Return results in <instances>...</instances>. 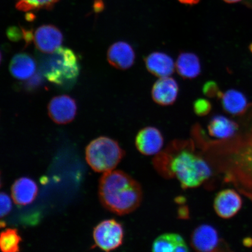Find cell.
<instances>
[{"mask_svg": "<svg viewBox=\"0 0 252 252\" xmlns=\"http://www.w3.org/2000/svg\"><path fill=\"white\" fill-rule=\"evenodd\" d=\"M98 194L102 206L118 216L134 212L143 198L139 183L127 173L116 169L103 173L99 180Z\"/></svg>", "mask_w": 252, "mask_h": 252, "instance_id": "obj_1", "label": "cell"}, {"mask_svg": "<svg viewBox=\"0 0 252 252\" xmlns=\"http://www.w3.org/2000/svg\"><path fill=\"white\" fill-rule=\"evenodd\" d=\"M174 152L162 156L164 172L169 177L175 178L183 189L199 187L209 180L212 170L202 157L194 153L191 147L183 146Z\"/></svg>", "mask_w": 252, "mask_h": 252, "instance_id": "obj_2", "label": "cell"}, {"mask_svg": "<svg viewBox=\"0 0 252 252\" xmlns=\"http://www.w3.org/2000/svg\"><path fill=\"white\" fill-rule=\"evenodd\" d=\"M41 70L50 83L59 86H69L77 81L80 65L74 52L61 46L54 52L47 54L41 63Z\"/></svg>", "mask_w": 252, "mask_h": 252, "instance_id": "obj_3", "label": "cell"}, {"mask_svg": "<svg viewBox=\"0 0 252 252\" xmlns=\"http://www.w3.org/2000/svg\"><path fill=\"white\" fill-rule=\"evenodd\" d=\"M125 156L118 142L105 136L97 137L88 145L86 158L94 172L106 173L115 170Z\"/></svg>", "mask_w": 252, "mask_h": 252, "instance_id": "obj_4", "label": "cell"}, {"mask_svg": "<svg viewBox=\"0 0 252 252\" xmlns=\"http://www.w3.org/2000/svg\"><path fill=\"white\" fill-rule=\"evenodd\" d=\"M124 226L115 219L102 220L94 229V243L103 251L110 252L119 248L124 243Z\"/></svg>", "mask_w": 252, "mask_h": 252, "instance_id": "obj_5", "label": "cell"}, {"mask_svg": "<svg viewBox=\"0 0 252 252\" xmlns=\"http://www.w3.org/2000/svg\"><path fill=\"white\" fill-rule=\"evenodd\" d=\"M190 245L194 250L201 252H214L223 250L225 244L217 230L212 225L201 224L193 230Z\"/></svg>", "mask_w": 252, "mask_h": 252, "instance_id": "obj_6", "label": "cell"}, {"mask_svg": "<svg viewBox=\"0 0 252 252\" xmlns=\"http://www.w3.org/2000/svg\"><path fill=\"white\" fill-rule=\"evenodd\" d=\"M249 144L241 147L236 154L234 163L231 164L234 173H231L229 181H238V185L244 189L252 190V137Z\"/></svg>", "mask_w": 252, "mask_h": 252, "instance_id": "obj_7", "label": "cell"}, {"mask_svg": "<svg viewBox=\"0 0 252 252\" xmlns=\"http://www.w3.org/2000/svg\"><path fill=\"white\" fill-rule=\"evenodd\" d=\"M50 119L58 125H66L75 119L77 113V102L67 94L53 97L47 106Z\"/></svg>", "mask_w": 252, "mask_h": 252, "instance_id": "obj_8", "label": "cell"}, {"mask_svg": "<svg viewBox=\"0 0 252 252\" xmlns=\"http://www.w3.org/2000/svg\"><path fill=\"white\" fill-rule=\"evenodd\" d=\"M164 144L163 135L157 128L147 126L138 132L135 138V146L139 153L146 156L158 154Z\"/></svg>", "mask_w": 252, "mask_h": 252, "instance_id": "obj_9", "label": "cell"}, {"mask_svg": "<svg viewBox=\"0 0 252 252\" xmlns=\"http://www.w3.org/2000/svg\"><path fill=\"white\" fill-rule=\"evenodd\" d=\"M63 34L58 28L53 25H43L37 28L33 35V41L39 51L50 54L61 47Z\"/></svg>", "mask_w": 252, "mask_h": 252, "instance_id": "obj_10", "label": "cell"}, {"mask_svg": "<svg viewBox=\"0 0 252 252\" xmlns=\"http://www.w3.org/2000/svg\"><path fill=\"white\" fill-rule=\"evenodd\" d=\"M213 206L216 213L220 218L231 219L241 209L242 198L234 189H224L216 195Z\"/></svg>", "mask_w": 252, "mask_h": 252, "instance_id": "obj_11", "label": "cell"}, {"mask_svg": "<svg viewBox=\"0 0 252 252\" xmlns=\"http://www.w3.org/2000/svg\"><path fill=\"white\" fill-rule=\"evenodd\" d=\"M109 64L119 70H126L134 64L135 53L133 47L124 41L113 43L107 52Z\"/></svg>", "mask_w": 252, "mask_h": 252, "instance_id": "obj_12", "label": "cell"}, {"mask_svg": "<svg viewBox=\"0 0 252 252\" xmlns=\"http://www.w3.org/2000/svg\"><path fill=\"white\" fill-rule=\"evenodd\" d=\"M179 91V85L175 79L171 76L159 78L153 85L151 96L159 105H172L178 98Z\"/></svg>", "mask_w": 252, "mask_h": 252, "instance_id": "obj_13", "label": "cell"}, {"mask_svg": "<svg viewBox=\"0 0 252 252\" xmlns=\"http://www.w3.org/2000/svg\"><path fill=\"white\" fill-rule=\"evenodd\" d=\"M144 61L147 70L158 78L171 76L176 70L173 59L165 53H151L146 57Z\"/></svg>", "mask_w": 252, "mask_h": 252, "instance_id": "obj_14", "label": "cell"}, {"mask_svg": "<svg viewBox=\"0 0 252 252\" xmlns=\"http://www.w3.org/2000/svg\"><path fill=\"white\" fill-rule=\"evenodd\" d=\"M37 64L29 54L20 53L14 56L9 63V70L12 76L18 80H27L35 73Z\"/></svg>", "mask_w": 252, "mask_h": 252, "instance_id": "obj_15", "label": "cell"}, {"mask_svg": "<svg viewBox=\"0 0 252 252\" xmlns=\"http://www.w3.org/2000/svg\"><path fill=\"white\" fill-rule=\"evenodd\" d=\"M38 188L35 182L28 178H21L14 182L11 188L12 199L18 206H26L33 202Z\"/></svg>", "mask_w": 252, "mask_h": 252, "instance_id": "obj_16", "label": "cell"}, {"mask_svg": "<svg viewBox=\"0 0 252 252\" xmlns=\"http://www.w3.org/2000/svg\"><path fill=\"white\" fill-rule=\"evenodd\" d=\"M154 252H187L188 245L184 238L176 233H165L158 236L151 246Z\"/></svg>", "mask_w": 252, "mask_h": 252, "instance_id": "obj_17", "label": "cell"}, {"mask_svg": "<svg viewBox=\"0 0 252 252\" xmlns=\"http://www.w3.org/2000/svg\"><path fill=\"white\" fill-rule=\"evenodd\" d=\"M175 69L178 74L186 80L196 78L201 73L200 59L193 53L182 52L175 62Z\"/></svg>", "mask_w": 252, "mask_h": 252, "instance_id": "obj_18", "label": "cell"}, {"mask_svg": "<svg viewBox=\"0 0 252 252\" xmlns=\"http://www.w3.org/2000/svg\"><path fill=\"white\" fill-rule=\"evenodd\" d=\"M238 126L222 115H216L210 120L208 131L211 136L220 140H228L236 134Z\"/></svg>", "mask_w": 252, "mask_h": 252, "instance_id": "obj_19", "label": "cell"}, {"mask_svg": "<svg viewBox=\"0 0 252 252\" xmlns=\"http://www.w3.org/2000/svg\"><path fill=\"white\" fill-rule=\"evenodd\" d=\"M220 98L223 109L230 114L240 115L247 107V99L244 94L235 90H229L222 93Z\"/></svg>", "mask_w": 252, "mask_h": 252, "instance_id": "obj_20", "label": "cell"}, {"mask_svg": "<svg viewBox=\"0 0 252 252\" xmlns=\"http://www.w3.org/2000/svg\"><path fill=\"white\" fill-rule=\"evenodd\" d=\"M21 240L17 229H6L0 233V250L4 252L20 251Z\"/></svg>", "mask_w": 252, "mask_h": 252, "instance_id": "obj_21", "label": "cell"}, {"mask_svg": "<svg viewBox=\"0 0 252 252\" xmlns=\"http://www.w3.org/2000/svg\"><path fill=\"white\" fill-rule=\"evenodd\" d=\"M59 1V0H16V7L22 11H33L51 8Z\"/></svg>", "mask_w": 252, "mask_h": 252, "instance_id": "obj_22", "label": "cell"}, {"mask_svg": "<svg viewBox=\"0 0 252 252\" xmlns=\"http://www.w3.org/2000/svg\"><path fill=\"white\" fill-rule=\"evenodd\" d=\"M212 108V104L206 99H198L195 100L193 103V110L195 114L200 117L209 114Z\"/></svg>", "mask_w": 252, "mask_h": 252, "instance_id": "obj_23", "label": "cell"}, {"mask_svg": "<svg viewBox=\"0 0 252 252\" xmlns=\"http://www.w3.org/2000/svg\"><path fill=\"white\" fill-rule=\"evenodd\" d=\"M12 209V201L8 195L0 193V219L8 215Z\"/></svg>", "mask_w": 252, "mask_h": 252, "instance_id": "obj_24", "label": "cell"}, {"mask_svg": "<svg viewBox=\"0 0 252 252\" xmlns=\"http://www.w3.org/2000/svg\"><path fill=\"white\" fill-rule=\"evenodd\" d=\"M203 93L207 97L217 96L220 98L222 93L219 90L218 85L216 82L210 81L205 83L203 87Z\"/></svg>", "mask_w": 252, "mask_h": 252, "instance_id": "obj_25", "label": "cell"}, {"mask_svg": "<svg viewBox=\"0 0 252 252\" xmlns=\"http://www.w3.org/2000/svg\"><path fill=\"white\" fill-rule=\"evenodd\" d=\"M243 244L246 247H252V238H247L244 239Z\"/></svg>", "mask_w": 252, "mask_h": 252, "instance_id": "obj_26", "label": "cell"}, {"mask_svg": "<svg viewBox=\"0 0 252 252\" xmlns=\"http://www.w3.org/2000/svg\"><path fill=\"white\" fill-rule=\"evenodd\" d=\"M179 1L184 3V4H196L198 0H179Z\"/></svg>", "mask_w": 252, "mask_h": 252, "instance_id": "obj_27", "label": "cell"}, {"mask_svg": "<svg viewBox=\"0 0 252 252\" xmlns=\"http://www.w3.org/2000/svg\"><path fill=\"white\" fill-rule=\"evenodd\" d=\"M223 1L227 3H229V4H233V3L240 2L242 1V0H223Z\"/></svg>", "mask_w": 252, "mask_h": 252, "instance_id": "obj_28", "label": "cell"}, {"mask_svg": "<svg viewBox=\"0 0 252 252\" xmlns=\"http://www.w3.org/2000/svg\"><path fill=\"white\" fill-rule=\"evenodd\" d=\"M2 62V55L1 52H0V64H1V63Z\"/></svg>", "mask_w": 252, "mask_h": 252, "instance_id": "obj_29", "label": "cell"}, {"mask_svg": "<svg viewBox=\"0 0 252 252\" xmlns=\"http://www.w3.org/2000/svg\"><path fill=\"white\" fill-rule=\"evenodd\" d=\"M0 187H1V179H0Z\"/></svg>", "mask_w": 252, "mask_h": 252, "instance_id": "obj_30", "label": "cell"}, {"mask_svg": "<svg viewBox=\"0 0 252 252\" xmlns=\"http://www.w3.org/2000/svg\"><path fill=\"white\" fill-rule=\"evenodd\" d=\"M251 50L252 51V47H251Z\"/></svg>", "mask_w": 252, "mask_h": 252, "instance_id": "obj_31", "label": "cell"}]
</instances>
